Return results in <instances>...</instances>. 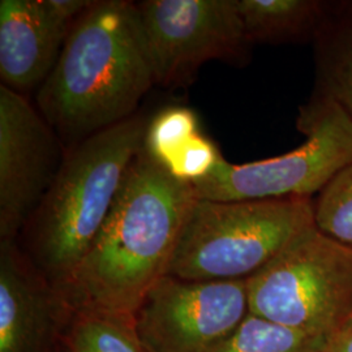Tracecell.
Here are the masks:
<instances>
[{"instance_id":"cell-17","label":"cell","mask_w":352,"mask_h":352,"mask_svg":"<svg viewBox=\"0 0 352 352\" xmlns=\"http://www.w3.org/2000/svg\"><path fill=\"white\" fill-rule=\"evenodd\" d=\"M197 116L187 107H168L157 113L148 124L144 148L164 166L197 135Z\"/></svg>"},{"instance_id":"cell-8","label":"cell","mask_w":352,"mask_h":352,"mask_svg":"<svg viewBox=\"0 0 352 352\" xmlns=\"http://www.w3.org/2000/svg\"><path fill=\"white\" fill-rule=\"evenodd\" d=\"M250 315L248 279L160 278L135 315L146 352H214Z\"/></svg>"},{"instance_id":"cell-2","label":"cell","mask_w":352,"mask_h":352,"mask_svg":"<svg viewBox=\"0 0 352 352\" xmlns=\"http://www.w3.org/2000/svg\"><path fill=\"white\" fill-rule=\"evenodd\" d=\"M153 85L135 3L96 0L76 19L36 102L56 135L76 145L135 116Z\"/></svg>"},{"instance_id":"cell-5","label":"cell","mask_w":352,"mask_h":352,"mask_svg":"<svg viewBox=\"0 0 352 352\" xmlns=\"http://www.w3.org/2000/svg\"><path fill=\"white\" fill-rule=\"evenodd\" d=\"M305 136L286 154L244 164L223 157L192 184L195 197L212 201L312 199L352 164V118L338 102L315 90L296 119Z\"/></svg>"},{"instance_id":"cell-19","label":"cell","mask_w":352,"mask_h":352,"mask_svg":"<svg viewBox=\"0 0 352 352\" xmlns=\"http://www.w3.org/2000/svg\"><path fill=\"white\" fill-rule=\"evenodd\" d=\"M325 352H352V320L346 321L340 330L329 338Z\"/></svg>"},{"instance_id":"cell-21","label":"cell","mask_w":352,"mask_h":352,"mask_svg":"<svg viewBox=\"0 0 352 352\" xmlns=\"http://www.w3.org/2000/svg\"><path fill=\"white\" fill-rule=\"evenodd\" d=\"M350 320H352V309H351V314H350V316H349V318H347V321H350Z\"/></svg>"},{"instance_id":"cell-18","label":"cell","mask_w":352,"mask_h":352,"mask_svg":"<svg viewBox=\"0 0 352 352\" xmlns=\"http://www.w3.org/2000/svg\"><path fill=\"white\" fill-rule=\"evenodd\" d=\"M221 158L222 154L213 141L199 132L166 167L177 179L193 183L208 175Z\"/></svg>"},{"instance_id":"cell-9","label":"cell","mask_w":352,"mask_h":352,"mask_svg":"<svg viewBox=\"0 0 352 352\" xmlns=\"http://www.w3.org/2000/svg\"><path fill=\"white\" fill-rule=\"evenodd\" d=\"M56 132L25 97L0 87V239L16 240L58 175Z\"/></svg>"},{"instance_id":"cell-20","label":"cell","mask_w":352,"mask_h":352,"mask_svg":"<svg viewBox=\"0 0 352 352\" xmlns=\"http://www.w3.org/2000/svg\"><path fill=\"white\" fill-rule=\"evenodd\" d=\"M52 352H65L64 351V349L63 347H62V344H60V343H58V344H56V347H55V349H54V351Z\"/></svg>"},{"instance_id":"cell-16","label":"cell","mask_w":352,"mask_h":352,"mask_svg":"<svg viewBox=\"0 0 352 352\" xmlns=\"http://www.w3.org/2000/svg\"><path fill=\"white\" fill-rule=\"evenodd\" d=\"M315 226L352 250V164L334 176L314 201Z\"/></svg>"},{"instance_id":"cell-12","label":"cell","mask_w":352,"mask_h":352,"mask_svg":"<svg viewBox=\"0 0 352 352\" xmlns=\"http://www.w3.org/2000/svg\"><path fill=\"white\" fill-rule=\"evenodd\" d=\"M330 1L322 0H238L245 36L256 42L283 43L315 39Z\"/></svg>"},{"instance_id":"cell-11","label":"cell","mask_w":352,"mask_h":352,"mask_svg":"<svg viewBox=\"0 0 352 352\" xmlns=\"http://www.w3.org/2000/svg\"><path fill=\"white\" fill-rule=\"evenodd\" d=\"M71 308L16 240L0 245V352H52Z\"/></svg>"},{"instance_id":"cell-1","label":"cell","mask_w":352,"mask_h":352,"mask_svg":"<svg viewBox=\"0 0 352 352\" xmlns=\"http://www.w3.org/2000/svg\"><path fill=\"white\" fill-rule=\"evenodd\" d=\"M195 200L192 184L142 148L91 248L56 287L68 307L136 315L149 289L166 276Z\"/></svg>"},{"instance_id":"cell-15","label":"cell","mask_w":352,"mask_h":352,"mask_svg":"<svg viewBox=\"0 0 352 352\" xmlns=\"http://www.w3.org/2000/svg\"><path fill=\"white\" fill-rule=\"evenodd\" d=\"M327 340L250 314L214 352H325Z\"/></svg>"},{"instance_id":"cell-7","label":"cell","mask_w":352,"mask_h":352,"mask_svg":"<svg viewBox=\"0 0 352 352\" xmlns=\"http://www.w3.org/2000/svg\"><path fill=\"white\" fill-rule=\"evenodd\" d=\"M157 85L184 87L202 64L238 63L248 55L238 0H144L135 3Z\"/></svg>"},{"instance_id":"cell-4","label":"cell","mask_w":352,"mask_h":352,"mask_svg":"<svg viewBox=\"0 0 352 352\" xmlns=\"http://www.w3.org/2000/svg\"><path fill=\"white\" fill-rule=\"evenodd\" d=\"M312 226V199H196L166 276L193 282L248 279Z\"/></svg>"},{"instance_id":"cell-3","label":"cell","mask_w":352,"mask_h":352,"mask_svg":"<svg viewBox=\"0 0 352 352\" xmlns=\"http://www.w3.org/2000/svg\"><path fill=\"white\" fill-rule=\"evenodd\" d=\"M149 122L136 113L74 145L26 223V254L55 287L74 274L97 239Z\"/></svg>"},{"instance_id":"cell-13","label":"cell","mask_w":352,"mask_h":352,"mask_svg":"<svg viewBox=\"0 0 352 352\" xmlns=\"http://www.w3.org/2000/svg\"><path fill=\"white\" fill-rule=\"evenodd\" d=\"M316 90L352 118V1H330L315 39Z\"/></svg>"},{"instance_id":"cell-6","label":"cell","mask_w":352,"mask_h":352,"mask_svg":"<svg viewBox=\"0 0 352 352\" xmlns=\"http://www.w3.org/2000/svg\"><path fill=\"white\" fill-rule=\"evenodd\" d=\"M250 314L329 340L352 309V250L316 226L248 278Z\"/></svg>"},{"instance_id":"cell-10","label":"cell","mask_w":352,"mask_h":352,"mask_svg":"<svg viewBox=\"0 0 352 352\" xmlns=\"http://www.w3.org/2000/svg\"><path fill=\"white\" fill-rule=\"evenodd\" d=\"M90 0H1L0 77L23 94L39 89L58 62L76 19Z\"/></svg>"},{"instance_id":"cell-14","label":"cell","mask_w":352,"mask_h":352,"mask_svg":"<svg viewBox=\"0 0 352 352\" xmlns=\"http://www.w3.org/2000/svg\"><path fill=\"white\" fill-rule=\"evenodd\" d=\"M59 343L65 352H146L135 316L72 309Z\"/></svg>"}]
</instances>
